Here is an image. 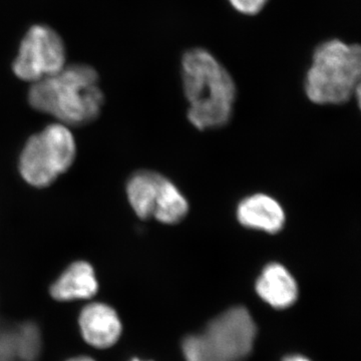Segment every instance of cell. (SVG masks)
<instances>
[{
    "label": "cell",
    "mask_w": 361,
    "mask_h": 361,
    "mask_svg": "<svg viewBox=\"0 0 361 361\" xmlns=\"http://www.w3.org/2000/svg\"><path fill=\"white\" fill-rule=\"evenodd\" d=\"M188 211L189 205L186 198L171 180L165 178L153 218L164 224H176L186 217Z\"/></svg>",
    "instance_id": "12"
},
{
    "label": "cell",
    "mask_w": 361,
    "mask_h": 361,
    "mask_svg": "<svg viewBox=\"0 0 361 361\" xmlns=\"http://www.w3.org/2000/svg\"><path fill=\"white\" fill-rule=\"evenodd\" d=\"M256 326L244 307L226 311L200 334L187 337L183 351L187 361H242L253 348Z\"/></svg>",
    "instance_id": "4"
},
{
    "label": "cell",
    "mask_w": 361,
    "mask_h": 361,
    "mask_svg": "<svg viewBox=\"0 0 361 361\" xmlns=\"http://www.w3.org/2000/svg\"><path fill=\"white\" fill-rule=\"evenodd\" d=\"M75 155L77 144L68 126L52 123L27 140L18 170L30 186L49 187L71 167Z\"/></svg>",
    "instance_id": "5"
},
{
    "label": "cell",
    "mask_w": 361,
    "mask_h": 361,
    "mask_svg": "<svg viewBox=\"0 0 361 361\" xmlns=\"http://www.w3.org/2000/svg\"><path fill=\"white\" fill-rule=\"evenodd\" d=\"M68 361H96L92 360V358L87 357V356H78V357L71 358Z\"/></svg>",
    "instance_id": "16"
},
{
    "label": "cell",
    "mask_w": 361,
    "mask_h": 361,
    "mask_svg": "<svg viewBox=\"0 0 361 361\" xmlns=\"http://www.w3.org/2000/svg\"><path fill=\"white\" fill-rule=\"evenodd\" d=\"M283 361H310L301 356H291V357L285 358Z\"/></svg>",
    "instance_id": "17"
},
{
    "label": "cell",
    "mask_w": 361,
    "mask_h": 361,
    "mask_svg": "<svg viewBox=\"0 0 361 361\" xmlns=\"http://www.w3.org/2000/svg\"><path fill=\"white\" fill-rule=\"evenodd\" d=\"M231 6L239 13L255 16L262 11L268 0H229Z\"/></svg>",
    "instance_id": "14"
},
{
    "label": "cell",
    "mask_w": 361,
    "mask_h": 361,
    "mask_svg": "<svg viewBox=\"0 0 361 361\" xmlns=\"http://www.w3.org/2000/svg\"><path fill=\"white\" fill-rule=\"evenodd\" d=\"M16 357L13 332H0V361H13Z\"/></svg>",
    "instance_id": "15"
},
{
    "label": "cell",
    "mask_w": 361,
    "mask_h": 361,
    "mask_svg": "<svg viewBox=\"0 0 361 361\" xmlns=\"http://www.w3.org/2000/svg\"><path fill=\"white\" fill-rule=\"evenodd\" d=\"M133 361H141V360H134Z\"/></svg>",
    "instance_id": "18"
},
{
    "label": "cell",
    "mask_w": 361,
    "mask_h": 361,
    "mask_svg": "<svg viewBox=\"0 0 361 361\" xmlns=\"http://www.w3.org/2000/svg\"><path fill=\"white\" fill-rule=\"evenodd\" d=\"M183 84L189 103L188 118L199 130L223 127L231 118L236 85L224 66L204 49L185 52Z\"/></svg>",
    "instance_id": "1"
},
{
    "label": "cell",
    "mask_w": 361,
    "mask_h": 361,
    "mask_svg": "<svg viewBox=\"0 0 361 361\" xmlns=\"http://www.w3.org/2000/svg\"><path fill=\"white\" fill-rule=\"evenodd\" d=\"M35 110L66 126H84L96 120L104 106L99 75L92 66H65L51 77L35 82L28 92Z\"/></svg>",
    "instance_id": "2"
},
{
    "label": "cell",
    "mask_w": 361,
    "mask_h": 361,
    "mask_svg": "<svg viewBox=\"0 0 361 361\" xmlns=\"http://www.w3.org/2000/svg\"><path fill=\"white\" fill-rule=\"evenodd\" d=\"M99 283L94 268L85 261H77L68 266L49 289L56 301L80 300L96 295Z\"/></svg>",
    "instance_id": "9"
},
{
    "label": "cell",
    "mask_w": 361,
    "mask_h": 361,
    "mask_svg": "<svg viewBox=\"0 0 361 361\" xmlns=\"http://www.w3.org/2000/svg\"><path fill=\"white\" fill-rule=\"evenodd\" d=\"M65 66L66 47L59 33L47 25H35L21 42L13 70L20 80L35 84Z\"/></svg>",
    "instance_id": "6"
},
{
    "label": "cell",
    "mask_w": 361,
    "mask_h": 361,
    "mask_svg": "<svg viewBox=\"0 0 361 361\" xmlns=\"http://www.w3.org/2000/svg\"><path fill=\"white\" fill-rule=\"evenodd\" d=\"M16 357L23 361H37L42 348V337L37 325L25 322L13 332Z\"/></svg>",
    "instance_id": "13"
},
{
    "label": "cell",
    "mask_w": 361,
    "mask_h": 361,
    "mask_svg": "<svg viewBox=\"0 0 361 361\" xmlns=\"http://www.w3.org/2000/svg\"><path fill=\"white\" fill-rule=\"evenodd\" d=\"M164 180V176L151 171H140L130 178L127 185L128 199L135 215L142 220L153 217Z\"/></svg>",
    "instance_id": "11"
},
{
    "label": "cell",
    "mask_w": 361,
    "mask_h": 361,
    "mask_svg": "<svg viewBox=\"0 0 361 361\" xmlns=\"http://www.w3.org/2000/svg\"><path fill=\"white\" fill-rule=\"evenodd\" d=\"M361 49L358 44L329 40L316 47L305 78L308 99L317 104H341L360 87Z\"/></svg>",
    "instance_id": "3"
},
{
    "label": "cell",
    "mask_w": 361,
    "mask_h": 361,
    "mask_svg": "<svg viewBox=\"0 0 361 361\" xmlns=\"http://www.w3.org/2000/svg\"><path fill=\"white\" fill-rule=\"evenodd\" d=\"M237 218L247 228L270 234L281 231L285 223L282 207L264 194L253 195L242 201L237 209Z\"/></svg>",
    "instance_id": "8"
},
{
    "label": "cell",
    "mask_w": 361,
    "mask_h": 361,
    "mask_svg": "<svg viewBox=\"0 0 361 361\" xmlns=\"http://www.w3.org/2000/svg\"><path fill=\"white\" fill-rule=\"evenodd\" d=\"M258 295L278 310L289 307L295 302L298 287L295 279L281 264L266 266L256 283Z\"/></svg>",
    "instance_id": "10"
},
{
    "label": "cell",
    "mask_w": 361,
    "mask_h": 361,
    "mask_svg": "<svg viewBox=\"0 0 361 361\" xmlns=\"http://www.w3.org/2000/svg\"><path fill=\"white\" fill-rule=\"evenodd\" d=\"M78 323L85 341L96 348L115 345L122 334V322L118 313L104 303L85 306L80 312Z\"/></svg>",
    "instance_id": "7"
}]
</instances>
